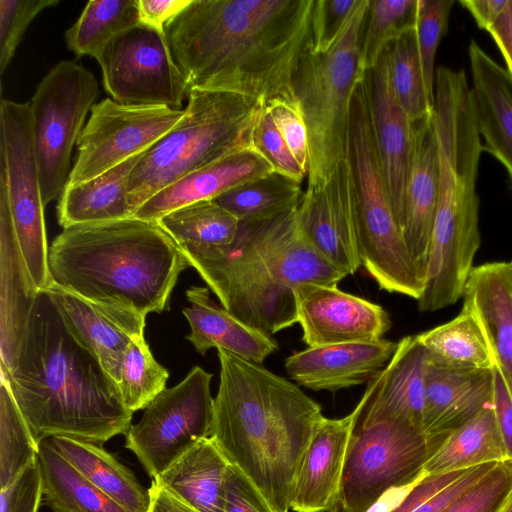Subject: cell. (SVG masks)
<instances>
[{"label":"cell","instance_id":"52a82bcc","mask_svg":"<svg viewBox=\"0 0 512 512\" xmlns=\"http://www.w3.org/2000/svg\"><path fill=\"white\" fill-rule=\"evenodd\" d=\"M370 0H358L340 37L325 53L308 49L293 78V94L309 140L308 187L320 188L347 158L351 102L365 77L361 40Z\"/></svg>","mask_w":512,"mask_h":512},{"label":"cell","instance_id":"277c9868","mask_svg":"<svg viewBox=\"0 0 512 512\" xmlns=\"http://www.w3.org/2000/svg\"><path fill=\"white\" fill-rule=\"evenodd\" d=\"M182 253L228 312L270 336L297 323L298 285H337L348 276L307 241L297 208L239 221L227 246Z\"/></svg>","mask_w":512,"mask_h":512},{"label":"cell","instance_id":"680465c9","mask_svg":"<svg viewBox=\"0 0 512 512\" xmlns=\"http://www.w3.org/2000/svg\"><path fill=\"white\" fill-rule=\"evenodd\" d=\"M509 266H510L511 274H512V261H511V262H509Z\"/></svg>","mask_w":512,"mask_h":512},{"label":"cell","instance_id":"30bf717a","mask_svg":"<svg viewBox=\"0 0 512 512\" xmlns=\"http://www.w3.org/2000/svg\"><path fill=\"white\" fill-rule=\"evenodd\" d=\"M99 95L94 75L70 60L56 64L37 86L30 111L44 206L67 186L73 146Z\"/></svg>","mask_w":512,"mask_h":512},{"label":"cell","instance_id":"f6af8a7d","mask_svg":"<svg viewBox=\"0 0 512 512\" xmlns=\"http://www.w3.org/2000/svg\"><path fill=\"white\" fill-rule=\"evenodd\" d=\"M59 0H0V72L4 74L28 25Z\"/></svg>","mask_w":512,"mask_h":512},{"label":"cell","instance_id":"1f68e13d","mask_svg":"<svg viewBox=\"0 0 512 512\" xmlns=\"http://www.w3.org/2000/svg\"><path fill=\"white\" fill-rule=\"evenodd\" d=\"M508 460L492 407L450 433L424 466V474H440Z\"/></svg>","mask_w":512,"mask_h":512},{"label":"cell","instance_id":"d590c367","mask_svg":"<svg viewBox=\"0 0 512 512\" xmlns=\"http://www.w3.org/2000/svg\"><path fill=\"white\" fill-rule=\"evenodd\" d=\"M140 23L137 0H91L65 32L69 50L97 59L119 34Z\"/></svg>","mask_w":512,"mask_h":512},{"label":"cell","instance_id":"83f0119b","mask_svg":"<svg viewBox=\"0 0 512 512\" xmlns=\"http://www.w3.org/2000/svg\"><path fill=\"white\" fill-rule=\"evenodd\" d=\"M189 303L182 310L190 326L186 339L205 355L211 348L224 349L240 358L262 364L278 343L272 336L247 325L210 298L207 287L192 286L186 291Z\"/></svg>","mask_w":512,"mask_h":512},{"label":"cell","instance_id":"f907efd6","mask_svg":"<svg viewBox=\"0 0 512 512\" xmlns=\"http://www.w3.org/2000/svg\"><path fill=\"white\" fill-rule=\"evenodd\" d=\"M223 511L274 512L255 485L232 465H229L224 480Z\"/></svg>","mask_w":512,"mask_h":512},{"label":"cell","instance_id":"8fae6325","mask_svg":"<svg viewBox=\"0 0 512 512\" xmlns=\"http://www.w3.org/2000/svg\"><path fill=\"white\" fill-rule=\"evenodd\" d=\"M0 179L5 182L16 237L38 290L51 284L44 203L30 104L1 99Z\"/></svg>","mask_w":512,"mask_h":512},{"label":"cell","instance_id":"6da1fadb","mask_svg":"<svg viewBox=\"0 0 512 512\" xmlns=\"http://www.w3.org/2000/svg\"><path fill=\"white\" fill-rule=\"evenodd\" d=\"M315 0H191L164 26L191 89L296 101L293 78L308 49Z\"/></svg>","mask_w":512,"mask_h":512},{"label":"cell","instance_id":"f546056e","mask_svg":"<svg viewBox=\"0 0 512 512\" xmlns=\"http://www.w3.org/2000/svg\"><path fill=\"white\" fill-rule=\"evenodd\" d=\"M144 153L127 159L87 182L67 186L59 197L57 207L60 226L64 229L79 224L131 217L128 181Z\"/></svg>","mask_w":512,"mask_h":512},{"label":"cell","instance_id":"9c48e42d","mask_svg":"<svg viewBox=\"0 0 512 512\" xmlns=\"http://www.w3.org/2000/svg\"><path fill=\"white\" fill-rule=\"evenodd\" d=\"M443 441L399 420L353 424L338 495L329 512H367L387 492L412 486Z\"/></svg>","mask_w":512,"mask_h":512},{"label":"cell","instance_id":"9f6ffc18","mask_svg":"<svg viewBox=\"0 0 512 512\" xmlns=\"http://www.w3.org/2000/svg\"><path fill=\"white\" fill-rule=\"evenodd\" d=\"M149 494V512H199L158 486L154 481L151 482Z\"/></svg>","mask_w":512,"mask_h":512},{"label":"cell","instance_id":"3957f363","mask_svg":"<svg viewBox=\"0 0 512 512\" xmlns=\"http://www.w3.org/2000/svg\"><path fill=\"white\" fill-rule=\"evenodd\" d=\"M220 382L210 437L274 512H289L300 461L324 416L298 385L217 349Z\"/></svg>","mask_w":512,"mask_h":512},{"label":"cell","instance_id":"484cf974","mask_svg":"<svg viewBox=\"0 0 512 512\" xmlns=\"http://www.w3.org/2000/svg\"><path fill=\"white\" fill-rule=\"evenodd\" d=\"M463 308L479 324L512 396V274L509 263L474 267L463 293Z\"/></svg>","mask_w":512,"mask_h":512},{"label":"cell","instance_id":"4dcf8cb0","mask_svg":"<svg viewBox=\"0 0 512 512\" xmlns=\"http://www.w3.org/2000/svg\"><path fill=\"white\" fill-rule=\"evenodd\" d=\"M46 439L78 472L127 512H149V489L102 445L67 436Z\"/></svg>","mask_w":512,"mask_h":512},{"label":"cell","instance_id":"cb8c5ba5","mask_svg":"<svg viewBox=\"0 0 512 512\" xmlns=\"http://www.w3.org/2000/svg\"><path fill=\"white\" fill-rule=\"evenodd\" d=\"M356 409L324 417L300 461L291 496L294 512H329L338 495Z\"/></svg>","mask_w":512,"mask_h":512},{"label":"cell","instance_id":"4316f807","mask_svg":"<svg viewBox=\"0 0 512 512\" xmlns=\"http://www.w3.org/2000/svg\"><path fill=\"white\" fill-rule=\"evenodd\" d=\"M468 57L482 150L502 164L512 181V77L475 40Z\"/></svg>","mask_w":512,"mask_h":512},{"label":"cell","instance_id":"74e56055","mask_svg":"<svg viewBox=\"0 0 512 512\" xmlns=\"http://www.w3.org/2000/svg\"><path fill=\"white\" fill-rule=\"evenodd\" d=\"M385 52L391 90L410 121L430 115L434 102L426 88L415 28L392 42Z\"/></svg>","mask_w":512,"mask_h":512},{"label":"cell","instance_id":"ab89813d","mask_svg":"<svg viewBox=\"0 0 512 512\" xmlns=\"http://www.w3.org/2000/svg\"><path fill=\"white\" fill-rule=\"evenodd\" d=\"M169 372L154 358L144 336L130 341L123 354L117 386L125 407L145 409L166 387Z\"/></svg>","mask_w":512,"mask_h":512},{"label":"cell","instance_id":"f1b7e54d","mask_svg":"<svg viewBox=\"0 0 512 512\" xmlns=\"http://www.w3.org/2000/svg\"><path fill=\"white\" fill-rule=\"evenodd\" d=\"M229 462L211 437L200 440L153 481L199 512H224Z\"/></svg>","mask_w":512,"mask_h":512},{"label":"cell","instance_id":"681fc988","mask_svg":"<svg viewBox=\"0 0 512 512\" xmlns=\"http://www.w3.org/2000/svg\"><path fill=\"white\" fill-rule=\"evenodd\" d=\"M42 478L38 458L6 488L0 489V512H38Z\"/></svg>","mask_w":512,"mask_h":512},{"label":"cell","instance_id":"7dc6e473","mask_svg":"<svg viewBox=\"0 0 512 512\" xmlns=\"http://www.w3.org/2000/svg\"><path fill=\"white\" fill-rule=\"evenodd\" d=\"M358 0H317L311 20L309 50L329 51L340 37Z\"/></svg>","mask_w":512,"mask_h":512},{"label":"cell","instance_id":"7a4b0ae2","mask_svg":"<svg viewBox=\"0 0 512 512\" xmlns=\"http://www.w3.org/2000/svg\"><path fill=\"white\" fill-rule=\"evenodd\" d=\"M3 377L35 441L67 436L102 445L126 435L133 413L97 358L40 290L13 368Z\"/></svg>","mask_w":512,"mask_h":512},{"label":"cell","instance_id":"b9f144b4","mask_svg":"<svg viewBox=\"0 0 512 512\" xmlns=\"http://www.w3.org/2000/svg\"><path fill=\"white\" fill-rule=\"evenodd\" d=\"M497 463L447 473L424 474L390 512H441Z\"/></svg>","mask_w":512,"mask_h":512},{"label":"cell","instance_id":"ac0fdd59","mask_svg":"<svg viewBox=\"0 0 512 512\" xmlns=\"http://www.w3.org/2000/svg\"><path fill=\"white\" fill-rule=\"evenodd\" d=\"M364 84L381 171L400 228L412 155V122L391 90L385 51L365 72Z\"/></svg>","mask_w":512,"mask_h":512},{"label":"cell","instance_id":"603a6c76","mask_svg":"<svg viewBox=\"0 0 512 512\" xmlns=\"http://www.w3.org/2000/svg\"><path fill=\"white\" fill-rule=\"evenodd\" d=\"M493 368L468 370L428 361L422 431L443 439L493 406Z\"/></svg>","mask_w":512,"mask_h":512},{"label":"cell","instance_id":"bcb514c9","mask_svg":"<svg viewBox=\"0 0 512 512\" xmlns=\"http://www.w3.org/2000/svg\"><path fill=\"white\" fill-rule=\"evenodd\" d=\"M251 143L271 164L274 172L300 184L307 176L286 145L266 106L262 108L255 122Z\"/></svg>","mask_w":512,"mask_h":512},{"label":"cell","instance_id":"816d5d0a","mask_svg":"<svg viewBox=\"0 0 512 512\" xmlns=\"http://www.w3.org/2000/svg\"><path fill=\"white\" fill-rule=\"evenodd\" d=\"M493 409L506 448L507 458L512 460V396L506 382L494 365L493 367Z\"/></svg>","mask_w":512,"mask_h":512},{"label":"cell","instance_id":"8992f818","mask_svg":"<svg viewBox=\"0 0 512 512\" xmlns=\"http://www.w3.org/2000/svg\"><path fill=\"white\" fill-rule=\"evenodd\" d=\"M263 107L254 98L191 89L182 120L144 153L130 174L128 199L132 215L167 186L252 146V131Z\"/></svg>","mask_w":512,"mask_h":512},{"label":"cell","instance_id":"7c38bea8","mask_svg":"<svg viewBox=\"0 0 512 512\" xmlns=\"http://www.w3.org/2000/svg\"><path fill=\"white\" fill-rule=\"evenodd\" d=\"M212 374L193 367L176 386L165 388L126 433L125 447L153 479L200 440L211 435L214 398Z\"/></svg>","mask_w":512,"mask_h":512},{"label":"cell","instance_id":"4fadbf2b","mask_svg":"<svg viewBox=\"0 0 512 512\" xmlns=\"http://www.w3.org/2000/svg\"><path fill=\"white\" fill-rule=\"evenodd\" d=\"M96 60L105 90L118 103L181 109L189 94L164 30L140 22L116 36Z\"/></svg>","mask_w":512,"mask_h":512},{"label":"cell","instance_id":"ffe728a7","mask_svg":"<svg viewBox=\"0 0 512 512\" xmlns=\"http://www.w3.org/2000/svg\"><path fill=\"white\" fill-rule=\"evenodd\" d=\"M397 343L381 339L308 347L288 356L284 367L299 386L336 392L369 382L390 361Z\"/></svg>","mask_w":512,"mask_h":512},{"label":"cell","instance_id":"d4e9b609","mask_svg":"<svg viewBox=\"0 0 512 512\" xmlns=\"http://www.w3.org/2000/svg\"><path fill=\"white\" fill-rule=\"evenodd\" d=\"M274 172L271 164L253 147H245L199 169L162 189L132 216L158 221L185 205L212 200L248 181Z\"/></svg>","mask_w":512,"mask_h":512},{"label":"cell","instance_id":"11a10c76","mask_svg":"<svg viewBox=\"0 0 512 512\" xmlns=\"http://www.w3.org/2000/svg\"><path fill=\"white\" fill-rule=\"evenodd\" d=\"M509 0H461L459 3L475 20L477 26L488 31L506 9Z\"/></svg>","mask_w":512,"mask_h":512},{"label":"cell","instance_id":"60d3db41","mask_svg":"<svg viewBox=\"0 0 512 512\" xmlns=\"http://www.w3.org/2000/svg\"><path fill=\"white\" fill-rule=\"evenodd\" d=\"M417 0H370L360 54L365 71L373 68L395 40L415 28Z\"/></svg>","mask_w":512,"mask_h":512},{"label":"cell","instance_id":"ba28073f","mask_svg":"<svg viewBox=\"0 0 512 512\" xmlns=\"http://www.w3.org/2000/svg\"><path fill=\"white\" fill-rule=\"evenodd\" d=\"M347 159L355 187V228L362 267L380 289L418 300L424 290V278L390 205L364 79L351 102Z\"/></svg>","mask_w":512,"mask_h":512},{"label":"cell","instance_id":"f5cc1de1","mask_svg":"<svg viewBox=\"0 0 512 512\" xmlns=\"http://www.w3.org/2000/svg\"><path fill=\"white\" fill-rule=\"evenodd\" d=\"M191 0H137L140 22L163 30L166 23L190 4Z\"/></svg>","mask_w":512,"mask_h":512},{"label":"cell","instance_id":"f35d334b","mask_svg":"<svg viewBox=\"0 0 512 512\" xmlns=\"http://www.w3.org/2000/svg\"><path fill=\"white\" fill-rule=\"evenodd\" d=\"M39 444L7 381H0V489L9 486L38 457Z\"/></svg>","mask_w":512,"mask_h":512},{"label":"cell","instance_id":"ee69618b","mask_svg":"<svg viewBox=\"0 0 512 512\" xmlns=\"http://www.w3.org/2000/svg\"><path fill=\"white\" fill-rule=\"evenodd\" d=\"M512 496V460L497 463L441 512H502Z\"/></svg>","mask_w":512,"mask_h":512},{"label":"cell","instance_id":"d6a6232c","mask_svg":"<svg viewBox=\"0 0 512 512\" xmlns=\"http://www.w3.org/2000/svg\"><path fill=\"white\" fill-rule=\"evenodd\" d=\"M37 458L43 500L52 512H127L78 472L47 439L39 443Z\"/></svg>","mask_w":512,"mask_h":512},{"label":"cell","instance_id":"e0dca14e","mask_svg":"<svg viewBox=\"0 0 512 512\" xmlns=\"http://www.w3.org/2000/svg\"><path fill=\"white\" fill-rule=\"evenodd\" d=\"M428 361L417 335L402 338L387 365L368 382L354 424L399 420L422 431Z\"/></svg>","mask_w":512,"mask_h":512},{"label":"cell","instance_id":"6f0895ef","mask_svg":"<svg viewBox=\"0 0 512 512\" xmlns=\"http://www.w3.org/2000/svg\"><path fill=\"white\" fill-rule=\"evenodd\" d=\"M502 512H512V496Z\"/></svg>","mask_w":512,"mask_h":512},{"label":"cell","instance_id":"c3c4849f","mask_svg":"<svg viewBox=\"0 0 512 512\" xmlns=\"http://www.w3.org/2000/svg\"><path fill=\"white\" fill-rule=\"evenodd\" d=\"M266 107L289 150L307 174L309 165L308 131L297 100L275 99L270 101Z\"/></svg>","mask_w":512,"mask_h":512},{"label":"cell","instance_id":"7402d4cb","mask_svg":"<svg viewBox=\"0 0 512 512\" xmlns=\"http://www.w3.org/2000/svg\"><path fill=\"white\" fill-rule=\"evenodd\" d=\"M40 290L22 255L5 182L0 179V370L10 371L18 358Z\"/></svg>","mask_w":512,"mask_h":512},{"label":"cell","instance_id":"836d02e7","mask_svg":"<svg viewBox=\"0 0 512 512\" xmlns=\"http://www.w3.org/2000/svg\"><path fill=\"white\" fill-rule=\"evenodd\" d=\"M157 222L186 253L227 246L239 227L238 218L213 200L185 205Z\"/></svg>","mask_w":512,"mask_h":512},{"label":"cell","instance_id":"8d00e7d4","mask_svg":"<svg viewBox=\"0 0 512 512\" xmlns=\"http://www.w3.org/2000/svg\"><path fill=\"white\" fill-rule=\"evenodd\" d=\"M303 194L300 183L272 172L232 188L212 200L243 222L262 220L296 209Z\"/></svg>","mask_w":512,"mask_h":512},{"label":"cell","instance_id":"e575fe53","mask_svg":"<svg viewBox=\"0 0 512 512\" xmlns=\"http://www.w3.org/2000/svg\"><path fill=\"white\" fill-rule=\"evenodd\" d=\"M430 361L458 369L488 370L495 365L485 336L466 310L451 321L417 335Z\"/></svg>","mask_w":512,"mask_h":512},{"label":"cell","instance_id":"5b68a950","mask_svg":"<svg viewBox=\"0 0 512 512\" xmlns=\"http://www.w3.org/2000/svg\"><path fill=\"white\" fill-rule=\"evenodd\" d=\"M48 265L51 284L143 317L166 309L189 266L157 221L134 216L64 228L49 246Z\"/></svg>","mask_w":512,"mask_h":512},{"label":"cell","instance_id":"db71d44e","mask_svg":"<svg viewBox=\"0 0 512 512\" xmlns=\"http://www.w3.org/2000/svg\"><path fill=\"white\" fill-rule=\"evenodd\" d=\"M487 32L498 46L506 70L512 77V0H509L506 9Z\"/></svg>","mask_w":512,"mask_h":512},{"label":"cell","instance_id":"9a60e30c","mask_svg":"<svg viewBox=\"0 0 512 512\" xmlns=\"http://www.w3.org/2000/svg\"><path fill=\"white\" fill-rule=\"evenodd\" d=\"M294 295L297 323L308 347L378 341L392 324L382 306L344 292L337 285L303 283L295 288Z\"/></svg>","mask_w":512,"mask_h":512},{"label":"cell","instance_id":"5bb4252c","mask_svg":"<svg viewBox=\"0 0 512 512\" xmlns=\"http://www.w3.org/2000/svg\"><path fill=\"white\" fill-rule=\"evenodd\" d=\"M184 115V109L127 105L111 98L95 103L77 141V156L67 186L87 182L146 152Z\"/></svg>","mask_w":512,"mask_h":512},{"label":"cell","instance_id":"44dd1931","mask_svg":"<svg viewBox=\"0 0 512 512\" xmlns=\"http://www.w3.org/2000/svg\"><path fill=\"white\" fill-rule=\"evenodd\" d=\"M45 290L70 333L117 384L125 349L132 339L144 336L146 317L92 303L53 284Z\"/></svg>","mask_w":512,"mask_h":512},{"label":"cell","instance_id":"2e32d148","mask_svg":"<svg viewBox=\"0 0 512 512\" xmlns=\"http://www.w3.org/2000/svg\"><path fill=\"white\" fill-rule=\"evenodd\" d=\"M307 241L329 262L354 274L362 265L355 228V187L348 159L320 188H307L297 208Z\"/></svg>","mask_w":512,"mask_h":512},{"label":"cell","instance_id":"7bdbcfd3","mask_svg":"<svg viewBox=\"0 0 512 512\" xmlns=\"http://www.w3.org/2000/svg\"><path fill=\"white\" fill-rule=\"evenodd\" d=\"M454 3V0H417L416 41L426 88L433 102L436 52L448 29Z\"/></svg>","mask_w":512,"mask_h":512},{"label":"cell","instance_id":"d6986e66","mask_svg":"<svg viewBox=\"0 0 512 512\" xmlns=\"http://www.w3.org/2000/svg\"><path fill=\"white\" fill-rule=\"evenodd\" d=\"M439 188V149L432 111L412 122V155L400 223V231L424 283Z\"/></svg>","mask_w":512,"mask_h":512}]
</instances>
